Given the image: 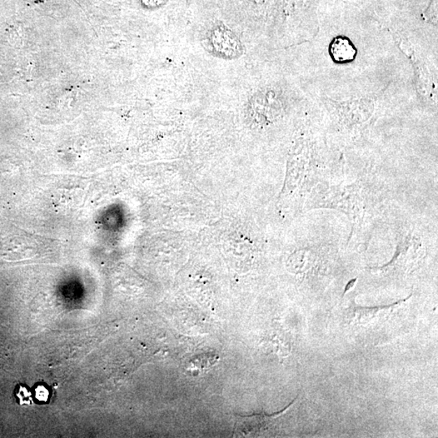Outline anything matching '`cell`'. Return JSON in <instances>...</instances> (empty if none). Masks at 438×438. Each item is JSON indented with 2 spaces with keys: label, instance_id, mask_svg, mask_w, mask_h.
<instances>
[{
  "label": "cell",
  "instance_id": "1",
  "mask_svg": "<svg viewBox=\"0 0 438 438\" xmlns=\"http://www.w3.org/2000/svg\"><path fill=\"white\" fill-rule=\"evenodd\" d=\"M303 84L313 113L331 140L342 149L372 142L382 119L420 106L411 66L405 56L351 81Z\"/></svg>",
  "mask_w": 438,
  "mask_h": 438
},
{
  "label": "cell",
  "instance_id": "2",
  "mask_svg": "<svg viewBox=\"0 0 438 438\" xmlns=\"http://www.w3.org/2000/svg\"><path fill=\"white\" fill-rule=\"evenodd\" d=\"M303 83L351 81L380 70L402 56L383 24L359 29L326 27L300 45Z\"/></svg>",
  "mask_w": 438,
  "mask_h": 438
},
{
  "label": "cell",
  "instance_id": "3",
  "mask_svg": "<svg viewBox=\"0 0 438 438\" xmlns=\"http://www.w3.org/2000/svg\"><path fill=\"white\" fill-rule=\"evenodd\" d=\"M383 193L376 184L360 178L353 181L333 180L321 184L308 199V210L331 209L349 219L351 234L348 241H370L377 219L383 211Z\"/></svg>",
  "mask_w": 438,
  "mask_h": 438
},
{
  "label": "cell",
  "instance_id": "4",
  "mask_svg": "<svg viewBox=\"0 0 438 438\" xmlns=\"http://www.w3.org/2000/svg\"><path fill=\"white\" fill-rule=\"evenodd\" d=\"M204 43L211 54L225 59L241 56L243 52L240 38L223 24H217L206 32Z\"/></svg>",
  "mask_w": 438,
  "mask_h": 438
},
{
  "label": "cell",
  "instance_id": "5",
  "mask_svg": "<svg viewBox=\"0 0 438 438\" xmlns=\"http://www.w3.org/2000/svg\"><path fill=\"white\" fill-rule=\"evenodd\" d=\"M283 411H285L282 412ZM282 412L275 413L273 415L258 414L251 416L238 417L236 430L238 432H243V435L260 431L270 424Z\"/></svg>",
  "mask_w": 438,
  "mask_h": 438
},
{
  "label": "cell",
  "instance_id": "6",
  "mask_svg": "<svg viewBox=\"0 0 438 438\" xmlns=\"http://www.w3.org/2000/svg\"><path fill=\"white\" fill-rule=\"evenodd\" d=\"M34 397L38 402H47L50 398L49 389L46 386L37 385L34 387Z\"/></svg>",
  "mask_w": 438,
  "mask_h": 438
},
{
  "label": "cell",
  "instance_id": "7",
  "mask_svg": "<svg viewBox=\"0 0 438 438\" xmlns=\"http://www.w3.org/2000/svg\"><path fill=\"white\" fill-rule=\"evenodd\" d=\"M16 396L22 405H29L32 402L31 393L24 386H19L16 390Z\"/></svg>",
  "mask_w": 438,
  "mask_h": 438
}]
</instances>
